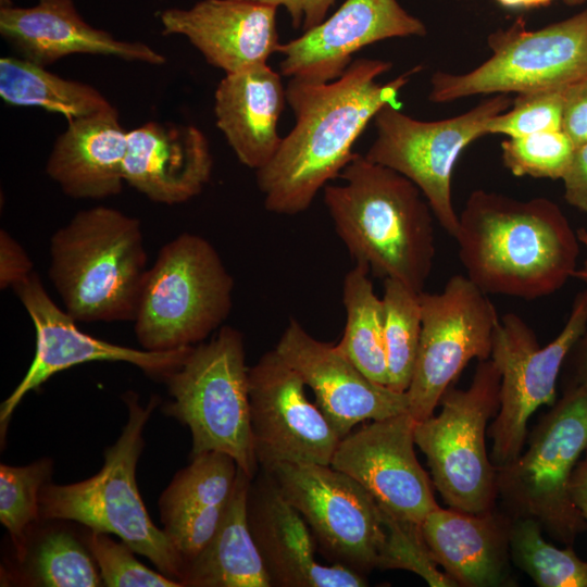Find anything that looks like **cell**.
I'll return each mask as SVG.
<instances>
[{
	"mask_svg": "<svg viewBox=\"0 0 587 587\" xmlns=\"http://www.w3.org/2000/svg\"><path fill=\"white\" fill-rule=\"evenodd\" d=\"M391 66L388 61L359 58L328 83L290 78L286 96L295 126L272 160L255 171L267 211L301 213L329 180L340 177L367 124L384 105H399L400 90L422 70L417 65L389 82H377Z\"/></svg>",
	"mask_w": 587,
	"mask_h": 587,
	"instance_id": "obj_1",
	"label": "cell"
},
{
	"mask_svg": "<svg viewBox=\"0 0 587 587\" xmlns=\"http://www.w3.org/2000/svg\"><path fill=\"white\" fill-rule=\"evenodd\" d=\"M587 323V289L579 292L559 335L540 347L535 333L515 313L499 317L490 360L500 373L499 409L489 428L496 469L524 448L527 422L541 405H553L561 367Z\"/></svg>",
	"mask_w": 587,
	"mask_h": 587,
	"instance_id": "obj_12",
	"label": "cell"
},
{
	"mask_svg": "<svg viewBox=\"0 0 587 587\" xmlns=\"http://www.w3.org/2000/svg\"><path fill=\"white\" fill-rule=\"evenodd\" d=\"M573 350L575 354V386L580 387L587 394V323Z\"/></svg>",
	"mask_w": 587,
	"mask_h": 587,
	"instance_id": "obj_44",
	"label": "cell"
},
{
	"mask_svg": "<svg viewBox=\"0 0 587 587\" xmlns=\"http://www.w3.org/2000/svg\"><path fill=\"white\" fill-rule=\"evenodd\" d=\"M570 491L575 508L587 523V455L574 470Z\"/></svg>",
	"mask_w": 587,
	"mask_h": 587,
	"instance_id": "obj_43",
	"label": "cell"
},
{
	"mask_svg": "<svg viewBox=\"0 0 587 587\" xmlns=\"http://www.w3.org/2000/svg\"><path fill=\"white\" fill-rule=\"evenodd\" d=\"M49 250V277L76 322L134 321L149 270L136 217L104 205L82 210Z\"/></svg>",
	"mask_w": 587,
	"mask_h": 587,
	"instance_id": "obj_4",
	"label": "cell"
},
{
	"mask_svg": "<svg viewBox=\"0 0 587 587\" xmlns=\"http://www.w3.org/2000/svg\"><path fill=\"white\" fill-rule=\"evenodd\" d=\"M247 515L272 586H367L366 576L316 560V544L305 521L285 500L271 475L262 470L250 483Z\"/></svg>",
	"mask_w": 587,
	"mask_h": 587,
	"instance_id": "obj_20",
	"label": "cell"
},
{
	"mask_svg": "<svg viewBox=\"0 0 587 587\" xmlns=\"http://www.w3.org/2000/svg\"><path fill=\"white\" fill-rule=\"evenodd\" d=\"M382 511L386 526V540L378 569L412 572L432 587L457 586L450 577L438 570L423 538L421 524L402 521L384 509Z\"/></svg>",
	"mask_w": 587,
	"mask_h": 587,
	"instance_id": "obj_36",
	"label": "cell"
},
{
	"mask_svg": "<svg viewBox=\"0 0 587 587\" xmlns=\"http://www.w3.org/2000/svg\"><path fill=\"white\" fill-rule=\"evenodd\" d=\"M422 332L407 396L417 422L434 414L442 395L467 363L488 360L499 316L488 295L465 275H453L439 292L420 294Z\"/></svg>",
	"mask_w": 587,
	"mask_h": 587,
	"instance_id": "obj_14",
	"label": "cell"
},
{
	"mask_svg": "<svg viewBox=\"0 0 587 587\" xmlns=\"http://www.w3.org/2000/svg\"><path fill=\"white\" fill-rule=\"evenodd\" d=\"M238 465L228 454L191 455L159 498L163 532L184 565L193 561L214 536L233 495Z\"/></svg>",
	"mask_w": 587,
	"mask_h": 587,
	"instance_id": "obj_25",
	"label": "cell"
},
{
	"mask_svg": "<svg viewBox=\"0 0 587 587\" xmlns=\"http://www.w3.org/2000/svg\"><path fill=\"white\" fill-rule=\"evenodd\" d=\"M0 34L22 59L42 67L75 53L111 55L151 65L166 61L143 42L120 40L92 27L73 0H38L29 8L1 5Z\"/></svg>",
	"mask_w": 587,
	"mask_h": 587,
	"instance_id": "obj_22",
	"label": "cell"
},
{
	"mask_svg": "<svg viewBox=\"0 0 587 587\" xmlns=\"http://www.w3.org/2000/svg\"><path fill=\"white\" fill-rule=\"evenodd\" d=\"M530 434L526 451L497 469V492L511 517L536 520L570 545L587 523L571 498V480L587 449V394L569 388Z\"/></svg>",
	"mask_w": 587,
	"mask_h": 587,
	"instance_id": "obj_8",
	"label": "cell"
},
{
	"mask_svg": "<svg viewBox=\"0 0 587 587\" xmlns=\"http://www.w3.org/2000/svg\"><path fill=\"white\" fill-rule=\"evenodd\" d=\"M234 279L213 245L183 233L149 267L134 319L140 347L170 351L203 342L233 305Z\"/></svg>",
	"mask_w": 587,
	"mask_h": 587,
	"instance_id": "obj_6",
	"label": "cell"
},
{
	"mask_svg": "<svg viewBox=\"0 0 587 587\" xmlns=\"http://www.w3.org/2000/svg\"><path fill=\"white\" fill-rule=\"evenodd\" d=\"M274 350L310 387L340 438L365 421L409 412L407 392L367 378L337 347L311 336L290 319Z\"/></svg>",
	"mask_w": 587,
	"mask_h": 587,
	"instance_id": "obj_18",
	"label": "cell"
},
{
	"mask_svg": "<svg viewBox=\"0 0 587 587\" xmlns=\"http://www.w3.org/2000/svg\"><path fill=\"white\" fill-rule=\"evenodd\" d=\"M552 0H527V8H537L541 5H547Z\"/></svg>",
	"mask_w": 587,
	"mask_h": 587,
	"instance_id": "obj_47",
	"label": "cell"
},
{
	"mask_svg": "<svg viewBox=\"0 0 587 587\" xmlns=\"http://www.w3.org/2000/svg\"><path fill=\"white\" fill-rule=\"evenodd\" d=\"M326 185L324 203L335 230L355 263L383 279L424 291L436 247L434 214L422 191L398 172L354 153Z\"/></svg>",
	"mask_w": 587,
	"mask_h": 587,
	"instance_id": "obj_3",
	"label": "cell"
},
{
	"mask_svg": "<svg viewBox=\"0 0 587 587\" xmlns=\"http://www.w3.org/2000/svg\"><path fill=\"white\" fill-rule=\"evenodd\" d=\"M262 471L300 513L332 564L363 576L378 569L386 526L379 504L361 484L330 464L283 462Z\"/></svg>",
	"mask_w": 587,
	"mask_h": 587,
	"instance_id": "obj_13",
	"label": "cell"
},
{
	"mask_svg": "<svg viewBox=\"0 0 587 587\" xmlns=\"http://www.w3.org/2000/svg\"><path fill=\"white\" fill-rule=\"evenodd\" d=\"M586 0H563V2L567 5H571V7H575V5H580L585 2Z\"/></svg>",
	"mask_w": 587,
	"mask_h": 587,
	"instance_id": "obj_49",
	"label": "cell"
},
{
	"mask_svg": "<svg viewBox=\"0 0 587 587\" xmlns=\"http://www.w3.org/2000/svg\"><path fill=\"white\" fill-rule=\"evenodd\" d=\"M420 294L399 280L384 279V342L387 359V387L407 392L415 367L421 332Z\"/></svg>",
	"mask_w": 587,
	"mask_h": 587,
	"instance_id": "obj_31",
	"label": "cell"
},
{
	"mask_svg": "<svg viewBox=\"0 0 587 587\" xmlns=\"http://www.w3.org/2000/svg\"><path fill=\"white\" fill-rule=\"evenodd\" d=\"M283 7L288 12L291 24L296 29L307 32L320 23L327 15L336 0H250Z\"/></svg>",
	"mask_w": 587,
	"mask_h": 587,
	"instance_id": "obj_41",
	"label": "cell"
},
{
	"mask_svg": "<svg viewBox=\"0 0 587 587\" xmlns=\"http://www.w3.org/2000/svg\"><path fill=\"white\" fill-rule=\"evenodd\" d=\"M123 400L127 422L117 440L104 450L103 466L77 483H46L39 494L40 521L77 522L91 530L113 534L159 572L182 584L183 563L163 529L150 519L136 480L143 429L160 399L152 396L142 407L138 395L127 391Z\"/></svg>",
	"mask_w": 587,
	"mask_h": 587,
	"instance_id": "obj_5",
	"label": "cell"
},
{
	"mask_svg": "<svg viewBox=\"0 0 587 587\" xmlns=\"http://www.w3.org/2000/svg\"><path fill=\"white\" fill-rule=\"evenodd\" d=\"M415 423L409 412L371 421L340 438L330 465L361 484L392 516L421 524L438 503L414 451Z\"/></svg>",
	"mask_w": 587,
	"mask_h": 587,
	"instance_id": "obj_17",
	"label": "cell"
},
{
	"mask_svg": "<svg viewBox=\"0 0 587 587\" xmlns=\"http://www.w3.org/2000/svg\"><path fill=\"white\" fill-rule=\"evenodd\" d=\"M512 517L495 509L469 513L439 505L421 523L432 558L457 586L511 583L509 532Z\"/></svg>",
	"mask_w": 587,
	"mask_h": 587,
	"instance_id": "obj_24",
	"label": "cell"
},
{
	"mask_svg": "<svg viewBox=\"0 0 587 587\" xmlns=\"http://www.w3.org/2000/svg\"><path fill=\"white\" fill-rule=\"evenodd\" d=\"M573 277L587 284V260L584 262L583 267H577Z\"/></svg>",
	"mask_w": 587,
	"mask_h": 587,
	"instance_id": "obj_46",
	"label": "cell"
},
{
	"mask_svg": "<svg viewBox=\"0 0 587 587\" xmlns=\"http://www.w3.org/2000/svg\"><path fill=\"white\" fill-rule=\"evenodd\" d=\"M0 97L15 107H37L67 121L93 114L112 104L95 87L64 79L22 58L0 59Z\"/></svg>",
	"mask_w": 587,
	"mask_h": 587,
	"instance_id": "obj_29",
	"label": "cell"
},
{
	"mask_svg": "<svg viewBox=\"0 0 587 587\" xmlns=\"http://www.w3.org/2000/svg\"><path fill=\"white\" fill-rule=\"evenodd\" d=\"M52 461L40 459L28 465H0V522L8 529L22 561L27 551L28 538L40 521L39 494L49 482Z\"/></svg>",
	"mask_w": 587,
	"mask_h": 587,
	"instance_id": "obj_34",
	"label": "cell"
},
{
	"mask_svg": "<svg viewBox=\"0 0 587 587\" xmlns=\"http://www.w3.org/2000/svg\"><path fill=\"white\" fill-rule=\"evenodd\" d=\"M426 33L425 24L397 0H346L315 27L280 43L279 71L290 78L328 83L342 75L362 48Z\"/></svg>",
	"mask_w": 587,
	"mask_h": 587,
	"instance_id": "obj_19",
	"label": "cell"
},
{
	"mask_svg": "<svg viewBox=\"0 0 587 587\" xmlns=\"http://www.w3.org/2000/svg\"><path fill=\"white\" fill-rule=\"evenodd\" d=\"M370 274L365 265L355 263L344 278L342 302L347 317L337 347L367 378L387 386L384 308Z\"/></svg>",
	"mask_w": 587,
	"mask_h": 587,
	"instance_id": "obj_30",
	"label": "cell"
},
{
	"mask_svg": "<svg viewBox=\"0 0 587 587\" xmlns=\"http://www.w3.org/2000/svg\"><path fill=\"white\" fill-rule=\"evenodd\" d=\"M252 478L241 469L214 536L185 569L184 587H272L248 523Z\"/></svg>",
	"mask_w": 587,
	"mask_h": 587,
	"instance_id": "obj_28",
	"label": "cell"
},
{
	"mask_svg": "<svg viewBox=\"0 0 587 587\" xmlns=\"http://www.w3.org/2000/svg\"><path fill=\"white\" fill-rule=\"evenodd\" d=\"M562 130L575 146L587 142V78L565 89Z\"/></svg>",
	"mask_w": 587,
	"mask_h": 587,
	"instance_id": "obj_40",
	"label": "cell"
},
{
	"mask_svg": "<svg viewBox=\"0 0 587 587\" xmlns=\"http://www.w3.org/2000/svg\"><path fill=\"white\" fill-rule=\"evenodd\" d=\"M128 132L117 110L108 109L67 121L52 147L47 175L74 199H104L122 191Z\"/></svg>",
	"mask_w": 587,
	"mask_h": 587,
	"instance_id": "obj_26",
	"label": "cell"
},
{
	"mask_svg": "<svg viewBox=\"0 0 587 587\" xmlns=\"http://www.w3.org/2000/svg\"><path fill=\"white\" fill-rule=\"evenodd\" d=\"M499 390L498 369L490 359L479 361L470 387L448 388L440 412L415 423V445L450 508L469 513L495 509L497 469L487 452L486 429L499 409Z\"/></svg>",
	"mask_w": 587,
	"mask_h": 587,
	"instance_id": "obj_9",
	"label": "cell"
},
{
	"mask_svg": "<svg viewBox=\"0 0 587 587\" xmlns=\"http://www.w3.org/2000/svg\"><path fill=\"white\" fill-rule=\"evenodd\" d=\"M575 145L562 130L509 137L501 142L503 165L515 176L562 179Z\"/></svg>",
	"mask_w": 587,
	"mask_h": 587,
	"instance_id": "obj_35",
	"label": "cell"
},
{
	"mask_svg": "<svg viewBox=\"0 0 587 587\" xmlns=\"http://www.w3.org/2000/svg\"><path fill=\"white\" fill-rule=\"evenodd\" d=\"M500 5L508 9H528L527 0H496Z\"/></svg>",
	"mask_w": 587,
	"mask_h": 587,
	"instance_id": "obj_45",
	"label": "cell"
},
{
	"mask_svg": "<svg viewBox=\"0 0 587 587\" xmlns=\"http://www.w3.org/2000/svg\"><path fill=\"white\" fill-rule=\"evenodd\" d=\"M248 370L242 334L222 326L209 341L193 346L164 378L172 400L163 411L189 428L191 455L226 453L253 478L259 465L252 446Z\"/></svg>",
	"mask_w": 587,
	"mask_h": 587,
	"instance_id": "obj_7",
	"label": "cell"
},
{
	"mask_svg": "<svg viewBox=\"0 0 587 587\" xmlns=\"http://www.w3.org/2000/svg\"><path fill=\"white\" fill-rule=\"evenodd\" d=\"M465 276L487 295L535 300L574 276L578 235L557 203L484 189L470 193L453 237Z\"/></svg>",
	"mask_w": 587,
	"mask_h": 587,
	"instance_id": "obj_2",
	"label": "cell"
},
{
	"mask_svg": "<svg viewBox=\"0 0 587 587\" xmlns=\"http://www.w3.org/2000/svg\"><path fill=\"white\" fill-rule=\"evenodd\" d=\"M13 290L34 324L36 349L24 377L1 404V436L5 434L9 420L23 398L61 371L92 361L126 362L153 378L164 380L184 362L192 348L150 351L88 335L77 327L76 321L65 310L55 304L35 272Z\"/></svg>",
	"mask_w": 587,
	"mask_h": 587,
	"instance_id": "obj_16",
	"label": "cell"
},
{
	"mask_svg": "<svg viewBox=\"0 0 587 587\" xmlns=\"http://www.w3.org/2000/svg\"><path fill=\"white\" fill-rule=\"evenodd\" d=\"M565 89L517 93L511 107L487 124V135L522 137L562 129Z\"/></svg>",
	"mask_w": 587,
	"mask_h": 587,
	"instance_id": "obj_38",
	"label": "cell"
},
{
	"mask_svg": "<svg viewBox=\"0 0 587 587\" xmlns=\"http://www.w3.org/2000/svg\"><path fill=\"white\" fill-rule=\"evenodd\" d=\"M287 102L280 75L267 63L225 74L214 93V114L237 159L260 170L278 150V121Z\"/></svg>",
	"mask_w": 587,
	"mask_h": 587,
	"instance_id": "obj_27",
	"label": "cell"
},
{
	"mask_svg": "<svg viewBox=\"0 0 587 587\" xmlns=\"http://www.w3.org/2000/svg\"><path fill=\"white\" fill-rule=\"evenodd\" d=\"M85 544L90 551L103 583L109 587H183L161 572H155L134 555L124 541H115L110 534L89 529Z\"/></svg>",
	"mask_w": 587,
	"mask_h": 587,
	"instance_id": "obj_37",
	"label": "cell"
},
{
	"mask_svg": "<svg viewBox=\"0 0 587 587\" xmlns=\"http://www.w3.org/2000/svg\"><path fill=\"white\" fill-rule=\"evenodd\" d=\"M577 235L579 241L583 242L587 248V229H579Z\"/></svg>",
	"mask_w": 587,
	"mask_h": 587,
	"instance_id": "obj_48",
	"label": "cell"
},
{
	"mask_svg": "<svg viewBox=\"0 0 587 587\" xmlns=\"http://www.w3.org/2000/svg\"><path fill=\"white\" fill-rule=\"evenodd\" d=\"M274 5L250 0H201L160 15L165 35L185 36L226 74L267 63L280 42Z\"/></svg>",
	"mask_w": 587,
	"mask_h": 587,
	"instance_id": "obj_21",
	"label": "cell"
},
{
	"mask_svg": "<svg viewBox=\"0 0 587 587\" xmlns=\"http://www.w3.org/2000/svg\"><path fill=\"white\" fill-rule=\"evenodd\" d=\"M28 559L32 585L46 587L103 586L86 544L65 529H51L38 538ZM22 560V561H23ZM21 561V562H22Z\"/></svg>",
	"mask_w": 587,
	"mask_h": 587,
	"instance_id": "obj_33",
	"label": "cell"
},
{
	"mask_svg": "<svg viewBox=\"0 0 587 587\" xmlns=\"http://www.w3.org/2000/svg\"><path fill=\"white\" fill-rule=\"evenodd\" d=\"M508 93L483 100L462 114L420 121L386 104L374 117L376 137L364 157L410 179L422 191L435 218L452 237L459 215L452 201V174L462 151L487 135V124L511 107Z\"/></svg>",
	"mask_w": 587,
	"mask_h": 587,
	"instance_id": "obj_11",
	"label": "cell"
},
{
	"mask_svg": "<svg viewBox=\"0 0 587 587\" xmlns=\"http://www.w3.org/2000/svg\"><path fill=\"white\" fill-rule=\"evenodd\" d=\"M212 167L208 138L193 125L148 122L128 132L124 182L151 201L173 205L192 199Z\"/></svg>",
	"mask_w": 587,
	"mask_h": 587,
	"instance_id": "obj_23",
	"label": "cell"
},
{
	"mask_svg": "<svg viewBox=\"0 0 587 587\" xmlns=\"http://www.w3.org/2000/svg\"><path fill=\"white\" fill-rule=\"evenodd\" d=\"M490 57L465 73L438 71L429 100L447 103L477 95L564 89L587 78V8L539 29L522 18L487 38Z\"/></svg>",
	"mask_w": 587,
	"mask_h": 587,
	"instance_id": "obj_10",
	"label": "cell"
},
{
	"mask_svg": "<svg viewBox=\"0 0 587 587\" xmlns=\"http://www.w3.org/2000/svg\"><path fill=\"white\" fill-rule=\"evenodd\" d=\"M33 262L23 247L5 230H0V288H14L33 271Z\"/></svg>",
	"mask_w": 587,
	"mask_h": 587,
	"instance_id": "obj_39",
	"label": "cell"
},
{
	"mask_svg": "<svg viewBox=\"0 0 587 587\" xmlns=\"http://www.w3.org/2000/svg\"><path fill=\"white\" fill-rule=\"evenodd\" d=\"M509 551L511 561L539 587H587V561L571 547L546 541L534 519L512 517Z\"/></svg>",
	"mask_w": 587,
	"mask_h": 587,
	"instance_id": "obj_32",
	"label": "cell"
},
{
	"mask_svg": "<svg viewBox=\"0 0 587 587\" xmlns=\"http://www.w3.org/2000/svg\"><path fill=\"white\" fill-rule=\"evenodd\" d=\"M305 384L273 349L248 370L250 425L260 470L277 463L330 464L340 437Z\"/></svg>",
	"mask_w": 587,
	"mask_h": 587,
	"instance_id": "obj_15",
	"label": "cell"
},
{
	"mask_svg": "<svg viewBox=\"0 0 587 587\" xmlns=\"http://www.w3.org/2000/svg\"><path fill=\"white\" fill-rule=\"evenodd\" d=\"M561 180L566 202L587 212V142L575 146L569 168Z\"/></svg>",
	"mask_w": 587,
	"mask_h": 587,
	"instance_id": "obj_42",
	"label": "cell"
}]
</instances>
